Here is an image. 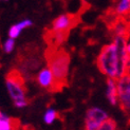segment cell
Listing matches in <instances>:
<instances>
[{
    "instance_id": "obj_1",
    "label": "cell",
    "mask_w": 130,
    "mask_h": 130,
    "mask_svg": "<svg viewBox=\"0 0 130 130\" xmlns=\"http://www.w3.org/2000/svg\"><path fill=\"white\" fill-rule=\"evenodd\" d=\"M128 40L126 36H114L111 43L102 48L96 58V66L104 75L118 79L126 73L129 58L126 51Z\"/></svg>"
},
{
    "instance_id": "obj_2",
    "label": "cell",
    "mask_w": 130,
    "mask_h": 130,
    "mask_svg": "<svg viewBox=\"0 0 130 130\" xmlns=\"http://www.w3.org/2000/svg\"><path fill=\"white\" fill-rule=\"evenodd\" d=\"M44 60L47 61V66L51 70L54 76L55 85L52 92L60 91L63 86L68 84V75L70 68V54L64 49L59 48H50L44 51Z\"/></svg>"
},
{
    "instance_id": "obj_3",
    "label": "cell",
    "mask_w": 130,
    "mask_h": 130,
    "mask_svg": "<svg viewBox=\"0 0 130 130\" xmlns=\"http://www.w3.org/2000/svg\"><path fill=\"white\" fill-rule=\"evenodd\" d=\"M17 70L23 77H31L42 66L43 59L39 54L38 48L34 44L27 45L21 49L17 55Z\"/></svg>"
},
{
    "instance_id": "obj_4",
    "label": "cell",
    "mask_w": 130,
    "mask_h": 130,
    "mask_svg": "<svg viewBox=\"0 0 130 130\" xmlns=\"http://www.w3.org/2000/svg\"><path fill=\"white\" fill-rule=\"evenodd\" d=\"M5 85L8 92L13 101L27 99V88H25V78L23 75L15 68L12 69L5 76Z\"/></svg>"
},
{
    "instance_id": "obj_5",
    "label": "cell",
    "mask_w": 130,
    "mask_h": 130,
    "mask_svg": "<svg viewBox=\"0 0 130 130\" xmlns=\"http://www.w3.org/2000/svg\"><path fill=\"white\" fill-rule=\"evenodd\" d=\"M79 22V18L74 14H62L56 17L51 24V28L47 31L52 34H58L62 36L69 35L70 31L76 27Z\"/></svg>"
},
{
    "instance_id": "obj_6",
    "label": "cell",
    "mask_w": 130,
    "mask_h": 130,
    "mask_svg": "<svg viewBox=\"0 0 130 130\" xmlns=\"http://www.w3.org/2000/svg\"><path fill=\"white\" fill-rule=\"evenodd\" d=\"M116 86L120 106L122 110L128 112L130 111V72H126L116 79Z\"/></svg>"
},
{
    "instance_id": "obj_7",
    "label": "cell",
    "mask_w": 130,
    "mask_h": 130,
    "mask_svg": "<svg viewBox=\"0 0 130 130\" xmlns=\"http://www.w3.org/2000/svg\"><path fill=\"white\" fill-rule=\"evenodd\" d=\"M108 118V114L99 107H92L87 110L85 119V129L96 130L102 123Z\"/></svg>"
},
{
    "instance_id": "obj_8",
    "label": "cell",
    "mask_w": 130,
    "mask_h": 130,
    "mask_svg": "<svg viewBox=\"0 0 130 130\" xmlns=\"http://www.w3.org/2000/svg\"><path fill=\"white\" fill-rule=\"evenodd\" d=\"M106 16L130 18V0H114Z\"/></svg>"
},
{
    "instance_id": "obj_9",
    "label": "cell",
    "mask_w": 130,
    "mask_h": 130,
    "mask_svg": "<svg viewBox=\"0 0 130 130\" xmlns=\"http://www.w3.org/2000/svg\"><path fill=\"white\" fill-rule=\"evenodd\" d=\"M36 80L41 88L48 89L50 91H53L54 85H55V80H54V76L52 74L51 70L49 67H44L42 68L39 72L36 75Z\"/></svg>"
},
{
    "instance_id": "obj_10",
    "label": "cell",
    "mask_w": 130,
    "mask_h": 130,
    "mask_svg": "<svg viewBox=\"0 0 130 130\" xmlns=\"http://www.w3.org/2000/svg\"><path fill=\"white\" fill-rule=\"evenodd\" d=\"M106 96L109 101V103L112 106H116L119 103L118 97V86H116V79L112 77H108L107 79V91Z\"/></svg>"
},
{
    "instance_id": "obj_11",
    "label": "cell",
    "mask_w": 130,
    "mask_h": 130,
    "mask_svg": "<svg viewBox=\"0 0 130 130\" xmlns=\"http://www.w3.org/2000/svg\"><path fill=\"white\" fill-rule=\"evenodd\" d=\"M32 25H33V21H32L31 19H24V20L18 22L14 25H12V27L10 28V30H9V37L16 39L17 37L20 36L21 32L24 29L30 28V27H32Z\"/></svg>"
},
{
    "instance_id": "obj_12",
    "label": "cell",
    "mask_w": 130,
    "mask_h": 130,
    "mask_svg": "<svg viewBox=\"0 0 130 130\" xmlns=\"http://www.w3.org/2000/svg\"><path fill=\"white\" fill-rule=\"evenodd\" d=\"M20 126V123L17 119L14 118H9L0 120V130H11V129H16Z\"/></svg>"
},
{
    "instance_id": "obj_13",
    "label": "cell",
    "mask_w": 130,
    "mask_h": 130,
    "mask_svg": "<svg viewBox=\"0 0 130 130\" xmlns=\"http://www.w3.org/2000/svg\"><path fill=\"white\" fill-rule=\"evenodd\" d=\"M57 112L56 110L52 109V108H49L47 111H45L44 115H43V120H44V123L48 125H51L53 124V123L55 122V120L57 119Z\"/></svg>"
},
{
    "instance_id": "obj_14",
    "label": "cell",
    "mask_w": 130,
    "mask_h": 130,
    "mask_svg": "<svg viewBox=\"0 0 130 130\" xmlns=\"http://www.w3.org/2000/svg\"><path fill=\"white\" fill-rule=\"evenodd\" d=\"M99 129H101V130H114V129H116V123L113 119L108 116V118L101 124Z\"/></svg>"
},
{
    "instance_id": "obj_15",
    "label": "cell",
    "mask_w": 130,
    "mask_h": 130,
    "mask_svg": "<svg viewBox=\"0 0 130 130\" xmlns=\"http://www.w3.org/2000/svg\"><path fill=\"white\" fill-rule=\"evenodd\" d=\"M14 49H15V39L9 37L3 43V50L6 54H10L14 51Z\"/></svg>"
},
{
    "instance_id": "obj_16",
    "label": "cell",
    "mask_w": 130,
    "mask_h": 130,
    "mask_svg": "<svg viewBox=\"0 0 130 130\" xmlns=\"http://www.w3.org/2000/svg\"><path fill=\"white\" fill-rule=\"evenodd\" d=\"M29 105V101L27 99L23 100H18V101H14V106L16 108H24Z\"/></svg>"
},
{
    "instance_id": "obj_17",
    "label": "cell",
    "mask_w": 130,
    "mask_h": 130,
    "mask_svg": "<svg viewBox=\"0 0 130 130\" xmlns=\"http://www.w3.org/2000/svg\"><path fill=\"white\" fill-rule=\"evenodd\" d=\"M126 51H127L128 57L130 58V40H128V41H127V44H126Z\"/></svg>"
},
{
    "instance_id": "obj_18",
    "label": "cell",
    "mask_w": 130,
    "mask_h": 130,
    "mask_svg": "<svg viewBox=\"0 0 130 130\" xmlns=\"http://www.w3.org/2000/svg\"><path fill=\"white\" fill-rule=\"evenodd\" d=\"M9 116L6 115V114H4V113H2L1 111H0V120H3V119H8Z\"/></svg>"
},
{
    "instance_id": "obj_19",
    "label": "cell",
    "mask_w": 130,
    "mask_h": 130,
    "mask_svg": "<svg viewBox=\"0 0 130 130\" xmlns=\"http://www.w3.org/2000/svg\"><path fill=\"white\" fill-rule=\"evenodd\" d=\"M4 1H8V0H4Z\"/></svg>"
}]
</instances>
